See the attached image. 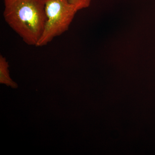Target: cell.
<instances>
[{
  "instance_id": "1",
  "label": "cell",
  "mask_w": 155,
  "mask_h": 155,
  "mask_svg": "<svg viewBox=\"0 0 155 155\" xmlns=\"http://www.w3.org/2000/svg\"><path fill=\"white\" fill-rule=\"evenodd\" d=\"M7 24L29 45L35 46L46 21L45 0H4Z\"/></svg>"
},
{
  "instance_id": "4",
  "label": "cell",
  "mask_w": 155,
  "mask_h": 155,
  "mask_svg": "<svg viewBox=\"0 0 155 155\" xmlns=\"http://www.w3.org/2000/svg\"><path fill=\"white\" fill-rule=\"evenodd\" d=\"M92 0H69V2L75 6L79 11L83 9L87 8L90 5Z\"/></svg>"
},
{
  "instance_id": "2",
  "label": "cell",
  "mask_w": 155,
  "mask_h": 155,
  "mask_svg": "<svg viewBox=\"0 0 155 155\" xmlns=\"http://www.w3.org/2000/svg\"><path fill=\"white\" fill-rule=\"evenodd\" d=\"M46 21L36 47L44 46L69 29L78 11L69 0H45Z\"/></svg>"
},
{
  "instance_id": "3",
  "label": "cell",
  "mask_w": 155,
  "mask_h": 155,
  "mask_svg": "<svg viewBox=\"0 0 155 155\" xmlns=\"http://www.w3.org/2000/svg\"><path fill=\"white\" fill-rule=\"evenodd\" d=\"M8 64L6 58L2 55L0 56V81L2 83L8 84H13L9 76Z\"/></svg>"
}]
</instances>
